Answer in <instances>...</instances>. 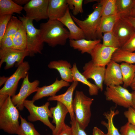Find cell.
Here are the masks:
<instances>
[{
	"label": "cell",
	"mask_w": 135,
	"mask_h": 135,
	"mask_svg": "<svg viewBox=\"0 0 135 135\" xmlns=\"http://www.w3.org/2000/svg\"><path fill=\"white\" fill-rule=\"evenodd\" d=\"M116 0H101L102 6L101 13L102 17L107 16L116 14Z\"/></svg>",
	"instance_id": "33"
},
{
	"label": "cell",
	"mask_w": 135,
	"mask_h": 135,
	"mask_svg": "<svg viewBox=\"0 0 135 135\" xmlns=\"http://www.w3.org/2000/svg\"><path fill=\"white\" fill-rule=\"evenodd\" d=\"M120 17L130 24L135 29V18L129 15H124Z\"/></svg>",
	"instance_id": "41"
},
{
	"label": "cell",
	"mask_w": 135,
	"mask_h": 135,
	"mask_svg": "<svg viewBox=\"0 0 135 135\" xmlns=\"http://www.w3.org/2000/svg\"><path fill=\"white\" fill-rule=\"evenodd\" d=\"M130 87L133 91H135V73L134 78Z\"/></svg>",
	"instance_id": "49"
},
{
	"label": "cell",
	"mask_w": 135,
	"mask_h": 135,
	"mask_svg": "<svg viewBox=\"0 0 135 135\" xmlns=\"http://www.w3.org/2000/svg\"><path fill=\"white\" fill-rule=\"evenodd\" d=\"M120 132L121 135H135V126L128 122L121 127Z\"/></svg>",
	"instance_id": "38"
},
{
	"label": "cell",
	"mask_w": 135,
	"mask_h": 135,
	"mask_svg": "<svg viewBox=\"0 0 135 135\" xmlns=\"http://www.w3.org/2000/svg\"><path fill=\"white\" fill-rule=\"evenodd\" d=\"M70 85V83L62 79L58 80L57 78L55 82L50 85L38 87L37 91L32 100L35 101L45 97L54 96L62 88L68 86Z\"/></svg>",
	"instance_id": "18"
},
{
	"label": "cell",
	"mask_w": 135,
	"mask_h": 135,
	"mask_svg": "<svg viewBox=\"0 0 135 135\" xmlns=\"http://www.w3.org/2000/svg\"><path fill=\"white\" fill-rule=\"evenodd\" d=\"M93 135H107L98 127H94L92 130Z\"/></svg>",
	"instance_id": "43"
},
{
	"label": "cell",
	"mask_w": 135,
	"mask_h": 135,
	"mask_svg": "<svg viewBox=\"0 0 135 135\" xmlns=\"http://www.w3.org/2000/svg\"><path fill=\"white\" fill-rule=\"evenodd\" d=\"M106 66L94 64L91 60L86 63L83 67L82 74L88 80L91 79L101 92L103 90V83Z\"/></svg>",
	"instance_id": "12"
},
{
	"label": "cell",
	"mask_w": 135,
	"mask_h": 135,
	"mask_svg": "<svg viewBox=\"0 0 135 135\" xmlns=\"http://www.w3.org/2000/svg\"><path fill=\"white\" fill-rule=\"evenodd\" d=\"M24 7L15 3L12 0H0V16L21 13Z\"/></svg>",
	"instance_id": "28"
},
{
	"label": "cell",
	"mask_w": 135,
	"mask_h": 135,
	"mask_svg": "<svg viewBox=\"0 0 135 135\" xmlns=\"http://www.w3.org/2000/svg\"><path fill=\"white\" fill-rule=\"evenodd\" d=\"M48 68L57 70L61 79L68 82H72V66L70 63L62 60L51 61L48 65Z\"/></svg>",
	"instance_id": "22"
},
{
	"label": "cell",
	"mask_w": 135,
	"mask_h": 135,
	"mask_svg": "<svg viewBox=\"0 0 135 135\" xmlns=\"http://www.w3.org/2000/svg\"><path fill=\"white\" fill-rule=\"evenodd\" d=\"M112 32L119 40L121 48L132 37L135 32V29L120 17L116 22Z\"/></svg>",
	"instance_id": "14"
},
{
	"label": "cell",
	"mask_w": 135,
	"mask_h": 135,
	"mask_svg": "<svg viewBox=\"0 0 135 135\" xmlns=\"http://www.w3.org/2000/svg\"><path fill=\"white\" fill-rule=\"evenodd\" d=\"M48 135H49V134H48Z\"/></svg>",
	"instance_id": "51"
},
{
	"label": "cell",
	"mask_w": 135,
	"mask_h": 135,
	"mask_svg": "<svg viewBox=\"0 0 135 135\" xmlns=\"http://www.w3.org/2000/svg\"><path fill=\"white\" fill-rule=\"evenodd\" d=\"M83 0H67L70 9L72 10L73 15L76 16L79 13H82Z\"/></svg>",
	"instance_id": "35"
},
{
	"label": "cell",
	"mask_w": 135,
	"mask_h": 135,
	"mask_svg": "<svg viewBox=\"0 0 135 135\" xmlns=\"http://www.w3.org/2000/svg\"><path fill=\"white\" fill-rule=\"evenodd\" d=\"M134 3V0H116V14L129 15Z\"/></svg>",
	"instance_id": "32"
},
{
	"label": "cell",
	"mask_w": 135,
	"mask_h": 135,
	"mask_svg": "<svg viewBox=\"0 0 135 135\" xmlns=\"http://www.w3.org/2000/svg\"><path fill=\"white\" fill-rule=\"evenodd\" d=\"M19 112L8 96L0 107V128L11 134H16L19 124Z\"/></svg>",
	"instance_id": "2"
},
{
	"label": "cell",
	"mask_w": 135,
	"mask_h": 135,
	"mask_svg": "<svg viewBox=\"0 0 135 135\" xmlns=\"http://www.w3.org/2000/svg\"><path fill=\"white\" fill-rule=\"evenodd\" d=\"M124 114L128 122L135 126V109L132 107H130L124 112Z\"/></svg>",
	"instance_id": "40"
},
{
	"label": "cell",
	"mask_w": 135,
	"mask_h": 135,
	"mask_svg": "<svg viewBox=\"0 0 135 135\" xmlns=\"http://www.w3.org/2000/svg\"><path fill=\"white\" fill-rule=\"evenodd\" d=\"M94 100L82 91L76 90L73 100L72 109L76 122L85 130L89 124L91 116V106Z\"/></svg>",
	"instance_id": "3"
},
{
	"label": "cell",
	"mask_w": 135,
	"mask_h": 135,
	"mask_svg": "<svg viewBox=\"0 0 135 135\" xmlns=\"http://www.w3.org/2000/svg\"><path fill=\"white\" fill-rule=\"evenodd\" d=\"M27 56H29V54L27 50H21L13 48H0V68L4 62L6 63L5 70L12 68L15 64L18 66Z\"/></svg>",
	"instance_id": "10"
},
{
	"label": "cell",
	"mask_w": 135,
	"mask_h": 135,
	"mask_svg": "<svg viewBox=\"0 0 135 135\" xmlns=\"http://www.w3.org/2000/svg\"><path fill=\"white\" fill-rule=\"evenodd\" d=\"M20 118L21 124L17 132L18 135H41L35 128L34 124L27 122L21 116Z\"/></svg>",
	"instance_id": "31"
},
{
	"label": "cell",
	"mask_w": 135,
	"mask_h": 135,
	"mask_svg": "<svg viewBox=\"0 0 135 135\" xmlns=\"http://www.w3.org/2000/svg\"><path fill=\"white\" fill-rule=\"evenodd\" d=\"M12 16V14L0 16V42L4 35L8 24Z\"/></svg>",
	"instance_id": "36"
},
{
	"label": "cell",
	"mask_w": 135,
	"mask_h": 135,
	"mask_svg": "<svg viewBox=\"0 0 135 135\" xmlns=\"http://www.w3.org/2000/svg\"><path fill=\"white\" fill-rule=\"evenodd\" d=\"M102 38L103 45L118 48H121L119 40L112 31L104 33Z\"/></svg>",
	"instance_id": "34"
},
{
	"label": "cell",
	"mask_w": 135,
	"mask_h": 135,
	"mask_svg": "<svg viewBox=\"0 0 135 135\" xmlns=\"http://www.w3.org/2000/svg\"><path fill=\"white\" fill-rule=\"evenodd\" d=\"M22 22L16 16H12L8 25L4 35L0 42L1 49L13 48L12 40Z\"/></svg>",
	"instance_id": "19"
},
{
	"label": "cell",
	"mask_w": 135,
	"mask_h": 135,
	"mask_svg": "<svg viewBox=\"0 0 135 135\" xmlns=\"http://www.w3.org/2000/svg\"><path fill=\"white\" fill-rule=\"evenodd\" d=\"M8 96V95L0 94V107L2 106Z\"/></svg>",
	"instance_id": "44"
},
{
	"label": "cell",
	"mask_w": 135,
	"mask_h": 135,
	"mask_svg": "<svg viewBox=\"0 0 135 135\" xmlns=\"http://www.w3.org/2000/svg\"><path fill=\"white\" fill-rule=\"evenodd\" d=\"M112 60L117 63L124 62L134 64L135 63V52H129L120 48H118L113 54Z\"/></svg>",
	"instance_id": "29"
},
{
	"label": "cell",
	"mask_w": 135,
	"mask_h": 135,
	"mask_svg": "<svg viewBox=\"0 0 135 135\" xmlns=\"http://www.w3.org/2000/svg\"><path fill=\"white\" fill-rule=\"evenodd\" d=\"M135 3L129 15L135 18Z\"/></svg>",
	"instance_id": "48"
},
{
	"label": "cell",
	"mask_w": 135,
	"mask_h": 135,
	"mask_svg": "<svg viewBox=\"0 0 135 135\" xmlns=\"http://www.w3.org/2000/svg\"><path fill=\"white\" fill-rule=\"evenodd\" d=\"M58 20L49 19L47 22L41 23L39 29L43 41L52 47L64 45L69 38L70 32Z\"/></svg>",
	"instance_id": "1"
},
{
	"label": "cell",
	"mask_w": 135,
	"mask_h": 135,
	"mask_svg": "<svg viewBox=\"0 0 135 135\" xmlns=\"http://www.w3.org/2000/svg\"><path fill=\"white\" fill-rule=\"evenodd\" d=\"M50 110L53 116L52 123L55 124V128L52 132V134L58 135L62 131L66 124L64 120L66 115L69 113V111L65 106L58 102H57L55 106L51 107Z\"/></svg>",
	"instance_id": "16"
},
{
	"label": "cell",
	"mask_w": 135,
	"mask_h": 135,
	"mask_svg": "<svg viewBox=\"0 0 135 135\" xmlns=\"http://www.w3.org/2000/svg\"><path fill=\"white\" fill-rule=\"evenodd\" d=\"M49 0H31L25 5V16L38 22L48 18V10Z\"/></svg>",
	"instance_id": "9"
},
{
	"label": "cell",
	"mask_w": 135,
	"mask_h": 135,
	"mask_svg": "<svg viewBox=\"0 0 135 135\" xmlns=\"http://www.w3.org/2000/svg\"><path fill=\"white\" fill-rule=\"evenodd\" d=\"M120 48L128 52H135V32L130 39Z\"/></svg>",
	"instance_id": "39"
},
{
	"label": "cell",
	"mask_w": 135,
	"mask_h": 135,
	"mask_svg": "<svg viewBox=\"0 0 135 135\" xmlns=\"http://www.w3.org/2000/svg\"><path fill=\"white\" fill-rule=\"evenodd\" d=\"M40 82L36 80L30 82L28 74L24 78L18 93L11 98L12 102L20 110L24 107V103L26 98L32 93L36 92Z\"/></svg>",
	"instance_id": "11"
},
{
	"label": "cell",
	"mask_w": 135,
	"mask_h": 135,
	"mask_svg": "<svg viewBox=\"0 0 135 135\" xmlns=\"http://www.w3.org/2000/svg\"><path fill=\"white\" fill-rule=\"evenodd\" d=\"M106 68L104 83L107 86L123 84L120 64L111 60Z\"/></svg>",
	"instance_id": "15"
},
{
	"label": "cell",
	"mask_w": 135,
	"mask_h": 135,
	"mask_svg": "<svg viewBox=\"0 0 135 135\" xmlns=\"http://www.w3.org/2000/svg\"><path fill=\"white\" fill-rule=\"evenodd\" d=\"M35 101L32 100H26L24 104L28 110L30 115L27 117L30 121L34 122L39 120L48 126L53 132L55 127L50 122L49 118H52V113L49 108L50 102H46L41 106H38L35 105Z\"/></svg>",
	"instance_id": "6"
},
{
	"label": "cell",
	"mask_w": 135,
	"mask_h": 135,
	"mask_svg": "<svg viewBox=\"0 0 135 135\" xmlns=\"http://www.w3.org/2000/svg\"><path fill=\"white\" fill-rule=\"evenodd\" d=\"M19 19L24 26L26 30L27 49L29 56H33L36 54H42L44 42L40 29L36 28L33 24V20L23 15L19 16Z\"/></svg>",
	"instance_id": "5"
},
{
	"label": "cell",
	"mask_w": 135,
	"mask_h": 135,
	"mask_svg": "<svg viewBox=\"0 0 135 135\" xmlns=\"http://www.w3.org/2000/svg\"><path fill=\"white\" fill-rule=\"evenodd\" d=\"M120 16L118 14L103 17H101L100 24L96 32L98 39L102 38V34L112 31L117 20Z\"/></svg>",
	"instance_id": "24"
},
{
	"label": "cell",
	"mask_w": 135,
	"mask_h": 135,
	"mask_svg": "<svg viewBox=\"0 0 135 135\" xmlns=\"http://www.w3.org/2000/svg\"><path fill=\"white\" fill-rule=\"evenodd\" d=\"M123 82V87L126 88L130 86L135 73V64L123 62L120 64Z\"/></svg>",
	"instance_id": "27"
},
{
	"label": "cell",
	"mask_w": 135,
	"mask_h": 135,
	"mask_svg": "<svg viewBox=\"0 0 135 135\" xmlns=\"http://www.w3.org/2000/svg\"><path fill=\"white\" fill-rule=\"evenodd\" d=\"M131 93L132 98V103L131 107L135 109V91H133Z\"/></svg>",
	"instance_id": "47"
},
{
	"label": "cell",
	"mask_w": 135,
	"mask_h": 135,
	"mask_svg": "<svg viewBox=\"0 0 135 135\" xmlns=\"http://www.w3.org/2000/svg\"><path fill=\"white\" fill-rule=\"evenodd\" d=\"M99 0H84V4H87L88 3H89L90 2H94V1H97V2H98Z\"/></svg>",
	"instance_id": "50"
},
{
	"label": "cell",
	"mask_w": 135,
	"mask_h": 135,
	"mask_svg": "<svg viewBox=\"0 0 135 135\" xmlns=\"http://www.w3.org/2000/svg\"><path fill=\"white\" fill-rule=\"evenodd\" d=\"M72 70L73 81L80 82L87 86L88 87L89 93L90 96H96L98 94L100 90L98 88L95 84L88 81L80 72L76 63L73 64Z\"/></svg>",
	"instance_id": "25"
},
{
	"label": "cell",
	"mask_w": 135,
	"mask_h": 135,
	"mask_svg": "<svg viewBox=\"0 0 135 135\" xmlns=\"http://www.w3.org/2000/svg\"><path fill=\"white\" fill-rule=\"evenodd\" d=\"M100 40H87L82 39L78 40H70L69 44L70 46L74 49L78 50L80 51L82 54L87 53L90 54L92 51L96 46L100 43Z\"/></svg>",
	"instance_id": "23"
},
{
	"label": "cell",
	"mask_w": 135,
	"mask_h": 135,
	"mask_svg": "<svg viewBox=\"0 0 135 135\" xmlns=\"http://www.w3.org/2000/svg\"><path fill=\"white\" fill-rule=\"evenodd\" d=\"M102 4L100 0L94 6V10L88 15V17L83 20H80L71 15L73 20L82 30L85 39L94 40L97 39L96 32L100 21Z\"/></svg>",
	"instance_id": "4"
},
{
	"label": "cell",
	"mask_w": 135,
	"mask_h": 135,
	"mask_svg": "<svg viewBox=\"0 0 135 135\" xmlns=\"http://www.w3.org/2000/svg\"><path fill=\"white\" fill-rule=\"evenodd\" d=\"M118 111L115 112L114 110H111L110 112H105L104 114L107 122H106L102 120L101 124L106 128L108 131L107 135H121L113 122L114 118L115 115L118 114Z\"/></svg>",
	"instance_id": "30"
},
{
	"label": "cell",
	"mask_w": 135,
	"mask_h": 135,
	"mask_svg": "<svg viewBox=\"0 0 135 135\" xmlns=\"http://www.w3.org/2000/svg\"><path fill=\"white\" fill-rule=\"evenodd\" d=\"M78 83V82L73 81L64 93L50 97L48 99V101H57L60 102L65 106L68 110L71 120L75 118V115L72 109L73 94Z\"/></svg>",
	"instance_id": "17"
},
{
	"label": "cell",
	"mask_w": 135,
	"mask_h": 135,
	"mask_svg": "<svg viewBox=\"0 0 135 135\" xmlns=\"http://www.w3.org/2000/svg\"><path fill=\"white\" fill-rule=\"evenodd\" d=\"M58 135H72L71 127L66 124L62 131Z\"/></svg>",
	"instance_id": "42"
},
{
	"label": "cell",
	"mask_w": 135,
	"mask_h": 135,
	"mask_svg": "<svg viewBox=\"0 0 135 135\" xmlns=\"http://www.w3.org/2000/svg\"><path fill=\"white\" fill-rule=\"evenodd\" d=\"M30 68L28 62L24 61L20 64L0 90V94L12 97L15 95L18 84L22 78L24 79L28 74Z\"/></svg>",
	"instance_id": "8"
},
{
	"label": "cell",
	"mask_w": 135,
	"mask_h": 135,
	"mask_svg": "<svg viewBox=\"0 0 135 135\" xmlns=\"http://www.w3.org/2000/svg\"><path fill=\"white\" fill-rule=\"evenodd\" d=\"M72 135H87L84 130L82 128L76 121L75 118L70 122Z\"/></svg>",
	"instance_id": "37"
},
{
	"label": "cell",
	"mask_w": 135,
	"mask_h": 135,
	"mask_svg": "<svg viewBox=\"0 0 135 135\" xmlns=\"http://www.w3.org/2000/svg\"><path fill=\"white\" fill-rule=\"evenodd\" d=\"M68 7L64 16L57 20L67 27L70 32L69 38L70 40H78L85 39L84 33L79 27L75 24L70 12Z\"/></svg>",
	"instance_id": "20"
},
{
	"label": "cell",
	"mask_w": 135,
	"mask_h": 135,
	"mask_svg": "<svg viewBox=\"0 0 135 135\" xmlns=\"http://www.w3.org/2000/svg\"><path fill=\"white\" fill-rule=\"evenodd\" d=\"M118 48L106 46L102 44L99 43L90 54L91 60L96 65L106 66L112 60L113 54Z\"/></svg>",
	"instance_id": "13"
},
{
	"label": "cell",
	"mask_w": 135,
	"mask_h": 135,
	"mask_svg": "<svg viewBox=\"0 0 135 135\" xmlns=\"http://www.w3.org/2000/svg\"><path fill=\"white\" fill-rule=\"evenodd\" d=\"M13 48L24 50L27 49V38L26 28L22 22L12 40Z\"/></svg>",
	"instance_id": "26"
},
{
	"label": "cell",
	"mask_w": 135,
	"mask_h": 135,
	"mask_svg": "<svg viewBox=\"0 0 135 135\" xmlns=\"http://www.w3.org/2000/svg\"><path fill=\"white\" fill-rule=\"evenodd\" d=\"M68 7L67 0H49L48 10L49 19L57 20L62 18Z\"/></svg>",
	"instance_id": "21"
},
{
	"label": "cell",
	"mask_w": 135,
	"mask_h": 135,
	"mask_svg": "<svg viewBox=\"0 0 135 135\" xmlns=\"http://www.w3.org/2000/svg\"><path fill=\"white\" fill-rule=\"evenodd\" d=\"M9 77H6L4 76L0 77V86H2L3 84H5L8 79Z\"/></svg>",
	"instance_id": "46"
},
{
	"label": "cell",
	"mask_w": 135,
	"mask_h": 135,
	"mask_svg": "<svg viewBox=\"0 0 135 135\" xmlns=\"http://www.w3.org/2000/svg\"><path fill=\"white\" fill-rule=\"evenodd\" d=\"M106 100L126 108L131 107L132 94L126 88L120 86L106 87L104 92Z\"/></svg>",
	"instance_id": "7"
},
{
	"label": "cell",
	"mask_w": 135,
	"mask_h": 135,
	"mask_svg": "<svg viewBox=\"0 0 135 135\" xmlns=\"http://www.w3.org/2000/svg\"><path fill=\"white\" fill-rule=\"evenodd\" d=\"M15 3L18 5L26 4L30 0H12Z\"/></svg>",
	"instance_id": "45"
}]
</instances>
